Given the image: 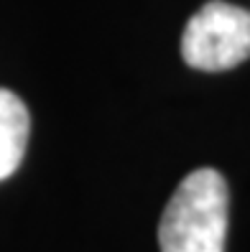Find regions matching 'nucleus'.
Instances as JSON below:
<instances>
[{
  "instance_id": "obj_1",
  "label": "nucleus",
  "mask_w": 250,
  "mask_h": 252,
  "mask_svg": "<svg viewBox=\"0 0 250 252\" xmlns=\"http://www.w3.org/2000/svg\"><path fill=\"white\" fill-rule=\"evenodd\" d=\"M230 191L214 168H197L176 186L158 221L161 252H225Z\"/></svg>"
},
{
  "instance_id": "obj_2",
  "label": "nucleus",
  "mask_w": 250,
  "mask_h": 252,
  "mask_svg": "<svg viewBox=\"0 0 250 252\" xmlns=\"http://www.w3.org/2000/svg\"><path fill=\"white\" fill-rule=\"evenodd\" d=\"M184 62L199 71H227L250 59V10L210 0L186 21Z\"/></svg>"
},
{
  "instance_id": "obj_3",
  "label": "nucleus",
  "mask_w": 250,
  "mask_h": 252,
  "mask_svg": "<svg viewBox=\"0 0 250 252\" xmlns=\"http://www.w3.org/2000/svg\"><path fill=\"white\" fill-rule=\"evenodd\" d=\"M28 132H31V115L23 99L0 87V181L10 179L18 171L26 156Z\"/></svg>"
}]
</instances>
